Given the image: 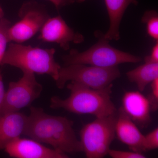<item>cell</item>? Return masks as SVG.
<instances>
[{
    "instance_id": "cell-1",
    "label": "cell",
    "mask_w": 158,
    "mask_h": 158,
    "mask_svg": "<svg viewBox=\"0 0 158 158\" xmlns=\"http://www.w3.org/2000/svg\"><path fill=\"white\" fill-rule=\"evenodd\" d=\"M73 125L66 117L49 115L42 108L30 106L24 135L65 154L83 152Z\"/></svg>"
},
{
    "instance_id": "cell-2",
    "label": "cell",
    "mask_w": 158,
    "mask_h": 158,
    "mask_svg": "<svg viewBox=\"0 0 158 158\" xmlns=\"http://www.w3.org/2000/svg\"><path fill=\"white\" fill-rule=\"evenodd\" d=\"M113 85L103 89H94L71 81L67 85L70 91L69 96L64 99L52 97L50 107L64 109L77 114H90L97 118L109 116L117 111L111 99Z\"/></svg>"
},
{
    "instance_id": "cell-3",
    "label": "cell",
    "mask_w": 158,
    "mask_h": 158,
    "mask_svg": "<svg viewBox=\"0 0 158 158\" xmlns=\"http://www.w3.org/2000/svg\"><path fill=\"white\" fill-rule=\"evenodd\" d=\"M56 49H44L12 43L2 60L1 65H9L24 72L47 74L55 81L61 66L55 59Z\"/></svg>"
},
{
    "instance_id": "cell-4",
    "label": "cell",
    "mask_w": 158,
    "mask_h": 158,
    "mask_svg": "<svg viewBox=\"0 0 158 158\" xmlns=\"http://www.w3.org/2000/svg\"><path fill=\"white\" fill-rule=\"evenodd\" d=\"M98 39L96 44L87 50L80 52L72 49L68 55L62 57L65 65L80 64L108 68L124 63L141 62V57L134 56L114 48L109 44V40L100 31L94 33Z\"/></svg>"
},
{
    "instance_id": "cell-5",
    "label": "cell",
    "mask_w": 158,
    "mask_h": 158,
    "mask_svg": "<svg viewBox=\"0 0 158 158\" xmlns=\"http://www.w3.org/2000/svg\"><path fill=\"white\" fill-rule=\"evenodd\" d=\"M117 115L118 110L109 116L98 117L82 128L80 141L87 158H102L108 154L116 135Z\"/></svg>"
},
{
    "instance_id": "cell-6",
    "label": "cell",
    "mask_w": 158,
    "mask_h": 158,
    "mask_svg": "<svg viewBox=\"0 0 158 158\" xmlns=\"http://www.w3.org/2000/svg\"><path fill=\"white\" fill-rule=\"evenodd\" d=\"M121 75L118 66L103 68L76 64L61 67L56 81L57 87L63 89L67 82L80 83L94 89H101L112 85Z\"/></svg>"
},
{
    "instance_id": "cell-7",
    "label": "cell",
    "mask_w": 158,
    "mask_h": 158,
    "mask_svg": "<svg viewBox=\"0 0 158 158\" xmlns=\"http://www.w3.org/2000/svg\"><path fill=\"white\" fill-rule=\"evenodd\" d=\"M23 77L17 81L10 82L5 93L0 116L7 113L19 112L31 105L40 96L43 90L35 74L24 72Z\"/></svg>"
},
{
    "instance_id": "cell-8",
    "label": "cell",
    "mask_w": 158,
    "mask_h": 158,
    "mask_svg": "<svg viewBox=\"0 0 158 158\" xmlns=\"http://www.w3.org/2000/svg\"><path fill=\"white\" fill-rule=\"evenodd\" d=\"M18 15L19 20L9 28V42L22 44L31 39L51 17L45 7L35 1L24 3Z\"/></svg>"
},
{
    "instance_id": "cell-9",
    "label": "cell",
    "mask_w": 158,
    "mask_h": 158,
    "mask_svg": "<svg viewBox=\"0 0 158 158\" xmlns=\"http://www.w3.org/2000/svg\"><path fill=\"white\" fill-rule=\"evenodd\" d=\"M40 32L38 40L57 44L65 51L69 49L71 43L78 44L85 40L84 36L70 28L60 15L50 18Z\"/></svg>"
},
{
    "instance_id": "cell-10",
    "label": "cell",
    "mask_w": 158,
    "mask_h": 158,
    "mask_svg": "<svg viewBox=\"0 0 158 158\" xmlns=\"http://www.w3.org/2000/svg\"><path fill=\"white\" fill-rule=\"evenodd\" d=\"M9 156L15 158H68L65 153L50 148L33 139L20 138L5 148Z\"/></svg>"
},
{
    "instance_id": "cell-11",
    "label": "cell",
    "mask_w": 158,
    "mask_h": 158,
    "mask_svg": "<svg viewBox=\"0 0 158 158\" xmlns=\"http://www.w3.org/2000/svg\"><path fill=\"white\" fill-rule=\"evenodd\" d=\"M115 132L118 140L126 144L132 151L140 153L145 151L144 135L122 106L118 110Z\"/></svg>"
},
{
    "instance_id": "cell-12",
    "label": "cell",
    "mask_w": 158,
    "mask_h": 158,
    "mask_svg": "<svg viewBox=\"0 0 158 158\" xmlns=\"http://www.w3.org/2000/svg\"><path fill=\"white\" fill-rule=\"evenodd\" d=\"M123 110L134 122L145 127L151 121L150 105L147 97L139 91L126 92L122 98Z\"/></svg>"
},
{
    "instance_id": "cell-13",
    "label": "cell",
    "mask_w": 158,
    "mask_h": 158,
    "mask_svg": "<svg viewBox=\"0 0 158 158\" xmlns=\"http://www.w3.org/2000/svg\"><path fill=\"white\" fill-rule=\"evenodd\" d=\"M27 118L28 116L19 112L0 116V150L24 135Z\"/></svg>"
},
{
    "instance_id": "cell-14",
    "label": "cell",
    "mask_w": 158,
    "mask_h": 158,
    "mask_svg": "<svg viewBox=\"0 0 158 158\" xmlns=\"http://www.w3.org/2000/svg\"><path fill=\"white\" fill-rule=\"evenodd\" d=\"M110 19V27L104 37L108 40L120 39L119 27L126 10L131 4H138L137 0H105Z\"/></svg>"
},
{
    "instance_id": "cell-15",
    "label": "cell",
    "mask_w": 158,
    "mask_h": 158,
    "mask_svg": "<svg viewBox=\"0 0 158 158\" xmlns=\"http://www.w3.org/2000/svg\"><path fill=\"white\" fill-rule=\"evenodd\" d=\"M129 81L137 85L140 92L144 90L147 85L158 78V63L145 62L127 73Z\"/></svg>"
},
{
    "instance_id": "cell-16",
    "label": "cell",
    "mask_w": 158,
    "mask_h": 158,
    "mask_svg": "<svg viewBox=\"0 0 158 158\" xmlns=\"http://www.w3.org/2000/svg\"><path fill=\"white\" fill-rule=\"evenodd\" d=\"M142 23L146 25L148 35L153 39L158 41V14L154 10H148L144 12L141 18Z\"/></svg>"
},
{
    "instance_id": "cell-17",
    "label": "cell",
    "mask_w": 158,
    "mask_h": 158,
    "mask_svg": "<svg viewBox=\"0 0 158 158\" xmlns=\"http://www.w3.org/2000/svg\"><path fill=\"white\" fill-rule=\"evenodd\" d=\"M11 26V23L6 18L0 19V65L6 51V47L9 42V30Z\"/></svg>"
},
{
    "instance_id": "cell-18",
    "label": "cell",
    "mask_w": 158,
    "mask_h": 158,
    "mask_svg": "<svg viewBox=\"0 0 158 158\" xmlns=\"http://www.w3.org/2000/svg\"><path fill=\"white\" fill-rule=\"evenodd\" d=\"M144 145L146 151L153 150L158 148V128H156L152 131L144 136Z\"/></svg>"
},
{
    "instance_id": "cell-19",
    "label": "cell",
    "mask_w": 158,
    "mask_h": 158,
    "mask_svg": "<svg viewBox=\"0 0 158 158\" xmlns=\"http://www.w3.org/2000/svg\"><path fill=\"white\" fill-rule=\"evenodd\" d=\"M151 91L148 97L150 105L151 110L155 112L158 108V78L151 83Z\"/></svg>"
},
{
    "instance_id": "cell-20",
    "label": "cell",
    "mask_w": 158,
    "mask_h": 158,
    "mask_svg": "<svg viewBox=\"0 0 158 158\" xmlns=\"http://www.w3.org/2000/svg\"><path fill=\"white\" fill-rule=\"evenodd\" d=\"M108 154L113 158H145L142 153L135 152L122 151L110 149Z\"/></svg>"
},
{
    "instance_id": "cell-21",
    "label": "cell",
    "mask_w": 158,
    "mask_h": 158,
    "mask_svg": "<svg viewBox=\"0 0 158 158\" xmlns=\"http://www.w3.org/2000/svg\"><path fill=\"white\" fill-rule=\"evenodd\" d=\"M144 62L158 63V41L152 48L150 55L144 58Z\"/></svg>"
},
{
    "instance_id": "cell-22",
    "label": "cell",
    "mask_w": 158,
    "mask_h": 158,
    "mask_svg": "<svg viewBox=\"0 0 158 158\" xmlns=\"http://www.w3.org/2000/svg\"><path fill=\"white\" fill-rule=\"evenodd\" d=\"M55 6L57 10H59L62 7L73 4L76 0H48Z\"/></svg>"
},
{
    "instance_id": "cell-23",
    "label": "cell",
    "mask_w": 158,
    "mask_h": 158,
    "mask_svg": "<svg viewBox=\"0 0 158 158\" xmlns=\"http://www.w3.org/2000/svg\"><path fill=\"white\" fill-rule=\"evenodd\" d=\"M5 93H6V91H5L4 83H3L2 75V72L0 70V112L2 106Z\"/></svg>"
},
{
    "instance_id": "cell-24",
    "label": "cell",
    "mask_w": 158,
    "mask_h": 158,
    "mask_svg": "<svg viewBox=\"0 0 158 158\" xmlns=\"http://www.w3.org/2000/svg\"><path fill=\"white\" fill-rule=\"evenodd\" d=\"M4 15V12H3L2 9V7L0 6V19L3 18Z\"/></svg>"
},
{
    "instance_id": "cell-25",
    "label": "cell",
    "mask_w": 158,
    "mask_h": 158,
    "mask_svg": "<svg viewBox=\"0 0 158 158\" xmlns=\"http://www.w3.org/2000/svg\"><path fill=\"white\" fill-rule=\"evenodd\" d=\"M86 0H76V2H85Z\"/></svg>"
}]
</instances>
